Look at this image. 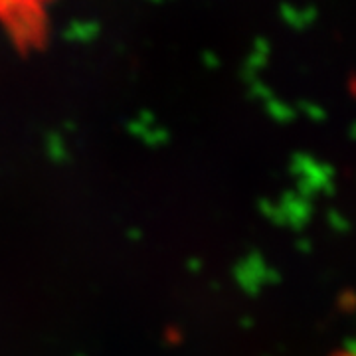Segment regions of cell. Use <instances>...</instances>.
I'll list each match as a JSON object with an SVG mask.
<instances>
[]
</instances>
